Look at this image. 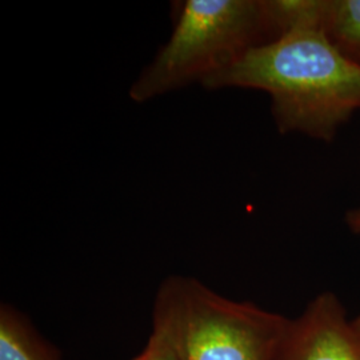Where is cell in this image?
<instances>
[{
  "instance_id": "cell-2",
  "label": "cell",
  "mask_w": 360,
  "mask_h": 360,
  "mask_svg": "<svg viewBox=\"0 0 360 360\" xmlns=\"http://www.w3.org/2000/svg\"><path fill=\"white\" fill-rule=\"evenodd\" d=\"M279 38L267 0H186L167 43L129 89L146 103L193 83L202 86L245 52Z\"/></svg>"
},
{
  "instance_id": "cell-5",
  "label": "cell",
  "mask_w": 360,
  "mask_h": 360,
  "mask_svg": "<svg viewBox=\"0 0 360 360\" xmlns=\"http://www.w3.org/2000/svg\"><path fill=\"white\" fill-rule=\"evenodd\" d=\"M0 360H59V356L26 316L10 304H1Z\"/></svg>"
},
{
  "instance_id": "cell-7",
  "label": "cell",
  "mask_w": 360,
  "mask_h": 360,
  "mask_svg": "<svg viewBox=\"0 0 360 360\" xmlns=\"http://www.w3.org/2000/svg\"><path fill=\"white\" fill-rule=\"evenodd\" d=\"M131 360H179L175 351L168 345L167 340L158 333L153 331L146 347L139 355Z\"/></svg>"
},
{
  "instance_id": "cell-6",
  "label": "cell",
  "mask_w": 360,
  "mask_h": 360,
  "mask_svg": "<svg viewBox=\"0 0 360 360\" xmlns=\"http://www.w3.org/2000/svg\"><path fill=\"white\" fill-rule=\"evenodd\" d=\"M321 28L339 51L360 65V0H323Z\"/></svg>"
},
{
  "instance_id": "cell-8",
  "label": "cell",
  "mask_w": 360,
  "mask_h": 360,
  "mask_svg": "<svg viewBox=\"0 0 360 360\" xmlns=\"http://www.w3.org/2000/svg\"><path fill=\"white\" fill-rule=\"evenodd\" d=\"M347 223L349 229L356 233H360V208L352 210L347 214ZM360 327V315L354 319Z\"/></svg>"
},
{
  "instance_id": "cell-1",
  "label": "cell",
  "mask_w": 360,
  "mask_h": 360,
  "mask_svg": "<svg viewBox=\"0 0 360 360\" xmlns=\"http://www.w3.org/2000/svg\"><path fill=\"white\" fill-rule=\"evenodd\" d=\"M203 87L264 91L281 132L327 141L360 108V65L339 51L321 27H295L248 50Z\"/></svg>"
},
{
  "instance_id": "cell-3",
  "label": "cell",
  "mask_w": 360,
  "mask_h": 360,
  "mask_svg": "<svg viewBox=\"0 0 360 360\" xmlns=\"http://www.w3.org/2000/svg\"><path fill=\"white\" fill-rule=\"evenodd\" d=\"M290 323L180 275L160 284L153 311V331L179 360H276Z\"/></svg>"
},
{
  "instance_id": "cell-4",
  "label": "cell",
  "mask_w": 360,
  "mask_h": 360,
  "mask_svg": "<svg viewBox=\"0 0 360 360\" xmlns=\"http://www.w3.org/2000/svg\"><path fill=\"white\" fill-rule=\"evenodd\" d=\"M276 360H360V327L324 292L291 321Z\"/></svg>"
}]
</instances>
